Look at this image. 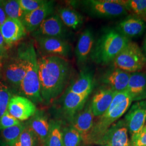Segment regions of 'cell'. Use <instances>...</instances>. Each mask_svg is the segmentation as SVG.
<instances>
[{
    "mask_svg": "<svg viewBox=\"0 0 146 146\" xmlns=\"http://www.w3.org/2000/svg\"><path fill=\"white\" fill-rule=\"evenodd\" d=\"M130 75V73L114 68L106 74L104 82L109 88L117 93L127 89Z\"/></svg>",
    "mask_w": 146,
    "mask_h": 146,
    "instance_id": "obj_22",
    "label": "cell"
},
{
    "mask_svg": "<svg viewBox=\"0 0 146 146\" xmlns=\"http://www.w3.org/2000/svg\"><path fill=\"white\" fill-rule=\"evenodd\" d=\"M39 142L35 133L26 125V128L13 146H38Z\"/></svg>",
    "mask_w": 146,
    "mask_h": 146,
    "instance_id": "obj_29",
    "label": "cell"
},
{
    "mask_svg": "<svg viewBox=\"0 0 146 146\" xmlns=\"http://www.w3.org/2000/svg\"><path fill=\"white\" fill-rule=\"evenodd\" d=\"M88 97V95H78L66 90L63 98L62 108L68 120L84 108Z\"/></svg>",
    "mask_w": 146,
    "mask_h": 146,
    "instance_id": "obj_19",
    "label": "cell"
},
{
    "mask_svg": "<svg viewBox=\"0 0 146 146\" xmlns=\"http://www.w3.org/2000/svg\"><path fill=\"white\" fill-rule=\"evenodd\" d=\"M3 2H4V1H1V0H0V6H2V5H3Z\"/></svg>",
    "mask_w": 146,
    "mask_h": 146,
    "instance_id": "obj_39",
    "label": "cell"
},
{
    "mask_svg": "<svg viewBox=\"0 0 146 146\" xmlns=\"http://www.w3.org/2000/svg\"><path fill=\"white\" fill-rule=\"evenodd\" d=\"M116 92L111 89H100L94 95L90 102L91 108L94 116H101L110 107Z\"/></svg>",
    "mask_w": 146,
    "mask_h": 146,
    "instance_id": "obj_18",
    "label": "cell"
},
{
    "mask_svg": "<svg viewBox=\"0 0 146 146\" xmlns=\"http://www.w3.org/2000/svg\"><path fill=\"white\" fill-rule=\"evenodd\" d=\"M52 1H46L45 3L36 10L27 13L22 20L27 31L34 32L42 22L51 15L54 10Z\"/></svg>",
    "mask_w": 146,
    "mask_h": 146,
    "instance_id": "obj_14",
    "label": "cell"
},
{
    "mask_svg": "<svg viewBox=\"0 0 146 146\" xmlns=\"http://www.w3.org/2000/svg\"><path fill=\"white\" fill-rule=\"evenodd\" d=\"M44 146H64L62 136V122L51 121L50 129Z\"/></svg>",
    "mask_w": 146,
    "mask_h": 146,
    "instance_id": "obj_25",
    "label": "cell"
},
{
    "mask_svg": "<svg viewBox=\"0 0 146 146\" xmlns=\"http://www.w3.org/2000/svg\"><path fill=\"white\" fill-rule=\"evenodd\" d=\"M94 116L90 102H88L84 107L69 120L70 125L80 134L84 142L94 125Z\"/></svg>",
    "mask_w": 146,
    "mask_h": 146,
    "instance_id": "obj_10",
    "label": "cell"
},
{
    "mask_svg": "<svg viewBox=\"0 0 146 146\" xmlns=\"http://www.w3.org/2000/svg\"><path fill=\"white\" fill-rule=\"evenodd\" d=\"M94 44L93 32L91 29L84 30L79 37L75 49V55L78 63L86 62L93 50Z\"/></svg>",
    "mask_w": 146,
    "mask_h": 146,
    "instance_id": "obj_20",
    "label": "cell"
},
{
    "mask_svg": "<svg viewBox=\"0 0 146 146\" xmlns=\"http://www.w3.org/2000/svg\"><path fill=\"white\" fill-rule=\"evenodd\" d=\"M89 13L100 18H113L127 14L121 0H89L84 1Z\"/></svg>",
    "mask_w": 146,
    "mask_h": 146,
    "instance_id": "obj_6",
    "label": "cell"
},
{
    "mask_svg": "<svg viewBox=\"0 0 146 146\" xmlns=\"http://www.w3.org/2000/svg\"><path fill=\"white\" fill-rule=\"evenodd\" d=\"M129 41L116 29H107L95 43L91 52L92 58L95 62L102 65L113 62Z\"/></svg>",
    "mask_w": 146,
    "mask_h": 146,
    "instance_id": "obj_2",
    "label": "cell"
},
{
    "mask_svg": "<svg viewBox=\"0 0 146 146\" xmlns=\"http://www.w3.org/2000/svg\"><path fill=\"white\" fill-rule=\"evenodd\" d=\"M0 48L5 50H7L8 48H9V47L7 45V44L5 43L3 37L2 36V34L1 32V30H0Z\"/></svg>",
    "mask_w": 146,
    "mask_h": 146,
    "instance_id": "obj_36",
    "label": "cell"
},
{
    "mask_svg": "<svg viewBox=\"0 0 146 146\" xmlns=\"http://www.w3.org/2000/svg\"><path fill=\"white\" fill-rule=\"evenodd\" d=\"M113 63L115 68L128 73H135L146 66V58L138 44L129 41L116 57Z\"/></svg>",
    "mask_w": 146,
    "mask_h": 146,
    "instance_id": "obj_5",
    "label": "cell"
},
{
    "mask_svg": "<svg viewBox=\"0 0 146 146\" xmlns=\"http://www.w3.org/2000/svg\"><path fill=\"white\" fill-rule=\"evenodd\" d=\"M144 20L138 16H128L117 25L116 29L128 39L141 35L145 31Z\"/></svg>",
    "mask_w": 146,
    "mask_h": 146,
    "instance_id": "obj_16",
    "label": "cell"
},
{
    "mask_svg": "<svg viewBox=\"0 0 146 146\" xmlns=\"http://www.w3.org/2000/svg\"><path fill=\"white\" fill-rule=\"evenodd\" d=\"M64 146H79L82 140L80 134L71 125L62 127Z\"/></svg>",
    "mask_w": 146,
    "mask_h": 146,
    "instance_id": "obj_27",
    "label": "cell"
},
{
    "mask_svg": "<svg viewBox=\"0 0 146 146\" xmlns=\"http://www.w3.org/2000/svg\"><path fill=\"white\" fill-rule=\"evenodd\" d=\"M20 123H21L20 121L11 115L7 110L0 118V131Z\"/></svg>",
    "mask_w": 146,
    "mask_h": 146,
    "instance_id": "obj_33",
    "label": "cell"
},
{
    "mask_svg": "<svg viewBox=\"0 0 146 146\" xmlns=\"http://www.w3.org/2000/svg\"><path fill=\"white\" fill-rule=\"evenodd\" d=\"M12 96L11 89L0 80V118L7 111Z\"/></svg>",
    "mask_w": 146,
    "mask_h": 146,
    "instance_id": "obj_31",
    "label": "cell"
},
{
    "mask_svg": "<svg viewBox=\"0 0 146 146\" xmlns=\"http://www.w3.org/2000/svg\"><path fill=\"white\" fill-rule=\"evenodd\" d=\"M130 146H146V127L131 135Z\"/></svg>",
    "mask_w": 146,
    "mask_h": 146,
    "instance_id": "obj_34",
    "label": "cell"
},
{
    "mask_svg": "<svg viewBox=\"0 0 146 146\" xmlns=\"http://www.w3.org/2000/svg\"><path fill=\"white\" fill-rule=\"evenodd\" d=\"M7 110L20 121L29 119L36 111V108L35 104L26 97L14 95L10 100Z\"/></svg>",
    "mask_w": 146,
    "mask_h": 146,
    "instance_id": "obj_9",
    "label": "cell"
},
{
    "mask_svg": "<svg viewBox=\"0 0 146 146\" xmlns=\"http://www.w3.org/2000/svg\"><path fill=\"white\" fill-rule=\"evenodd\" d=\"M133 101L143 100L146 98V72L131 74L127 88Z\"/></svg>",
    "mask_w": 146,
    "mask_h": 146,
    "instance_id": "obj_21",
    "label": "cell"
},
{
    "mask_svg": "<svg viewBox=\"0 0 146 146\" xmlns=\"http://www.w3.org/2000/svg\"><path fill=\"white\" fill-rule=\"evenodd\" d=\"M128 131L125 119L119 120L110 126L98 145L109 146H130Z\"/></svg>",
    "mask_w": 146,
    "mask_h": 146,
    "instance_id": "obj_7",
    "label": "cell"
},
{
    "mask_svg": "<svg viewBox=\"0 0 146 146\" xmlns=\"http://www.w3.org/2000/svg\"><path fill=\"white\" fill-rule=\"evenodd\" d=\"M143 48H144V50H145V52L146 53V37L145 40V41H144V44H143Z\"/></svg>",
    "mask_w": 146,
    "mask_h": 146,
    "instance_id": "obj_38",
    "label": "cell"
},
{
    "mask_svg": "<svg viewBox=\"0 0 146 146\" xmlns=\"http://www.w3.org/2000/svg\"><path fill=\"white\" fill-rule=\"evenodd\" d=\"M21 8L27 13L36 10L47 1L44 0H17Z\"/></svg>",
    "mask_w": 146,
    "mask_h": 146,
    "instance_id": "obj_32",
    "label": "cell"
},
{
    "mask_svg": "<svg viewBox=\"0 0 146 146\" xmlns=\"http://www.w3.org/2000/svg\"><path fill=\"white\" fill-rule=\"evenodd\" d=\"M93 88V76L92 74L88 72H84L81 73L78 78L67 90L75 94L89 96Z\"/></svg>",
    "mask_w": 146,
    "mask_h": 146,
    "instance_id": "obj_23",
    "label": "cell"
},
{
    "mask_svg": "<svg viewBox=\"0 0 146 146\" xmlns=\"http://www.w3.org/2000/svg\"><path fill=\"white\" fill-rule=\"evenodd\" d=\"M7 17L17 19L22 21L27 12L23 11L17 0L4 1L2 5Z\"/></svg>",
    "mask_w": 146,
    "mask_h": 146,
    "instance_id": "obj_26",
    "label": "cell"
},
{
    "mask_svg": "<svg viewBox=\"0 0 146 146\" xmlns=\"http://www.w3.org/2000/svg\"><path fill=\"white\" fill-rule=\"evenodd\" d=\"M17 54L15 59L5 64L3 74L8 83L16 88H19L26 75V62L20 54Z\"/></svg>",
    "mask_w": 146,
    "mask_h": 146,
    "instance_id": "obj_12",
    "label": "cell"
},
{
    "mask_svg": "<svg viewBox=\"0 0 146 146\" xmlns=\"http://www.w3.org/2000/svg\"><path fill=\"white\" fill-rule=\"evenodd\" d=\"M35 38L40 49L50 55L64 58L68 57L70 54V47L62 39L46 36H36Z\"/></svg>",
    "mask_w": 146,
    "mask_h": 146,
    "instance_id": "obj_13",
    "label": "cell"
},
{
    "mask_svg": "<svg viewBox=\"0 0 146 146\" xmlns=\"http://www.w3.org/2000/svg\"><path fill=\"white\" fill-rule=\"evenodd\" d=\"M146 127V125H145V127Z\"/></svg>",
    "mask_w": 146,
    "mask_h": 146,
    "instance_id": "obj_41",
    "label": "cell"
},
{
    "mask_svg": "<svg viewBox=\"0 0 146 146\" xmlns=\"http://www.w3.org/2000/svg\"><path fill=\"white\" fill-rule=\"evenodd\" d=\"M40 93L43 102L48 104L60 94L67 85L71 67L64 58L47 55L37 59Z\"/></svg>",
    "mask_w": 146,
    "mask_h": 146,
    "instance_id": "obj_1",
    "label": "cell"
},
{
    "mask_svg": "<svg viewBox=\"0 0 146 146\" xmlns=\"http://www.w3.org/2000/svg\"><path fill=\"white\" fill-rule=\"evenodd\" d=\"M26 128V125L20 123L1 131L3 139L7 145L13 146Z\"/></svg>",
    "mask_w": 146,
    "mask_h": 146,
    "instance_id": "obj_28",
    "label": "cell"
},
{
    "mask_svg": "<svg viewBox=\"0 0 146 146\" xmlns=\"http://www.w3.org/2000/svg\"><path fill=\"white\" fill-rule=\"evenodd\" d=\"M27 125L35 133L40 142L44 144L50 129V122L46 113L41 110H36Z\"/></svg>",
    "mask_w": 146,
    "mask_h": 146,
    "instance_id": "obj_17",
    "label": "cell"
},
{
    "mask_svg": "<svg viewBox=\"0 0 146 146\" xmlns=\"http://www.w3.org/2000/svg\"><path fill=\"white\" fill-rule=\"evenodd\" d=\"M108 146V145H100V146Z\"/></svg>",
    "mask_w": 146,
    "mask_h": 146,
    "instance_id": "obj_40",
    "label": "cell"
},
{
    "mask_svg": "<svg viewBox=\"0 0 146 146\" xmlns=\"http://www.w3.org/2000/svg\"><path fill=\"white\" fill-rule=\"evenodd\" d=\"M66 34L67 30L58 15L48 17L33 32L35 37H52L62 40Z\"/></svg>",
    "mask_w": 146,
    "mask_h": 146,
    "instance_id": "obj_11",
    "label": "cell"
},
{
    "mask_svg": "<svg viewBox=\"0 0 146 146\" xmlns=\"http://www.w3.org/2000/svg\"><path fill=\"white\" fill-rule=\"evenodd\" d=\"M58 15L64 26L75 30L83 23L84 19L82 15L70 8H63L59 9Z\"/></svg>",
    "mask_w": 146,
    "mask_h": 146,
    "instance_id": "obj_24",
    "label": "cell"
},
{
    "mask_svg": "<svg viewBox=\"0 0 146 146\" xmlns=\"http://www.w3.org/2000/svg\"><path fill=\"white\" fill-rule=\"evenodd\" d=\"M6 51L7 50H5L0 48V66H1V62L3 60V59L5 57Z\"/></svg>",
    "mask_w": 146,
    "mask_h": 146,
    "instance_id": "obj_37",
    "label": "cell"
},
{
    "mask_svg": "<svg viewBox=\"0 0 146 146\" xmlns=\"http://www.w3.org/2000/svg\"><path fill=\"white\" fill-rule=\"evenodd\" d=\"M122 3L127 11L146 20V0L122 1Z\"/></svg>",
    "mask_w": 146,
    "mask_h": 146,
    "instance_id": "obj_30",
    "label": "cell"
},
{
    "mask_svg": "<svg viewBox=\"0 0 146 146\" xmlns=\"http://www.w3.org/2000/svg\"><path fill=\"white\" fill-rule=\"evenodd\" d=\"M18 54L26 62V72L19 89L25 97L34 103H42L43 100L40 93L38 72V62L36 53L32 43L22 47Z\"/></svg>",
    "mask_w": 146,
    "mask_h": 146,
    "instance_id": "obj_3",
    "label": "cell"
},
{
    "mask_svg": "<svg viewBox=\"0 0 146 146\" xmlns=\"http://www.w3.org/2000/svg\"><path fill=\"white\" fill-rule=\"evenodd\" d=\"M7 16L5 14V11L3 9L2 6H0V27L1 26L3 23L5 22Z\"/></svg>",
    "mask_w": 146,
    "mask_h": 146,
    "instance_id": "obj_35",
    "label": "cell"
},
{
    "mask_svg": "<svg viewBox=\"0 0 146 146\" xmlns=\"http://www.w3.org/2000/svg\"><path fill=\"white\" fill-rule=\"evenodd\" d=\"M125 120L131 135L141 131L146 123V100L136 101L131 106Z\"/></svg>",
    "mask_w": 146,
    "mask_h": 146,
    "instance_id": "obj_8",
    "label": "cell"
},
{
    "mask_svg": "<svg viewBox=\"0 0 146 146\" xmlns=\"http://www.w3.org/2000/svg\"><path fill=\"white\" fill-rule=\"evenodd\" d=\"M133 101L131 96H130L115 107L110 106L104 114L100 116L97 122L94 123L84 143L98 145L110 126L129 110Z\"/></svg>",
    "mask_w": 146,
    "mask_h": 146,
    "instance_id": "obj_4",
    "label": "cell"
},
{
    "mask_svg": "<svg viewBox=\"0 0 146 146\" xmlns=\"http://www.w3.org/2000/svg\"><path fill=\"white\" fill-rule=\"evenodd\" d=\"M0 30L5 43L9 47L26 35V29L22 22L9 17H7L0 27Z\"/></svg>",
    "mask_w": 146,
    "mask_h": 146,
    "instance_id": "obj_15",
    "label": "cell"
}]
</instances>
